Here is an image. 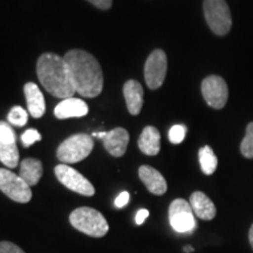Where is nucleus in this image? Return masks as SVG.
I'll use <instances>...</instances> for the list:
<instances>
[{
  "label": "nucleus",
  "mask_w": 253,
  "mask_h": 253,
  "mask_svg": "<svg viewBox=\"0 0 253 253\" xmlns=\"http://www.w3.org/2000/svg\"><path fill=\"white\" fill-rule=\"evenodd\" d=\"M75 91L84 97H96L103 89V73L100 62L84 49H72L63 56Z\"/></svg>",
  "instance_id": "obj_1"
},
{
  "label": "nucleus",
  "mask_w": 253,
  "mask_h": 253,
  "mask_svg": "<svg viewBox=\"0 0 253 253\" xmlns=\"http://www.w3.org/2000/svg\"><path fill=\"white\" fill-rule=\"evenodd\" d=\"M37 74L45 89L58 99H68L77 93L65 59L54 53H43L38 59Z\"/></svg>",
  "instance_id": "obj_2"
},
{
  "label": "nucleus",
  "mask_w": 253,
  "mask_h": 253,
  "mask_svg": "<svg viewBox=\"0 0 253 253\" xmlns=\"http://www.w3.org/2000/svg\"><path fill=\"white\" fill-rule=\"evenodd\" d=\"M69 221L78 231L94 238L104 237L109 230L108 221L103 214L95 209L87 207L75 209L69 214Z\"/></svg>",
  "instance_id": "obj_3"
},
{
  "label": "nucleus",
  "mask_w": 253,
  "mask_h": 253,
  "mask_svg": "<svg viewBox=\"0 0 253 253\" xmlns=\"http://www.w3.org/2000/svg\"><path fill=\"white\" fill-rule=\"evenodd\" d=\"M94 148L93 136L75 134L65 140L56 150V157L63 164H73L89 156Z\"/></svg>",
  "instance_id": "obj_4"
},
{
  "label": "nucleus",
  "mask_w": 253,
  "mask_h": 253,
  "mask_svg": "<svg viewBox=\"0 0 253 253\" xmlns=\"http://www.w3.org/2000/svg\"><path fill=\"white\" fill-rule=\"evenodd\" d=\"M205 20L217 36H226L232 26V17L225 0H204Z\"/></svg>",
  "instance_id": "obj_5"
},
{
  "label": "nucleus",
  "mask_w": 253,
  "mask_h": 253,
  "mask_svg": "<svg viewBox=\"0 0 253 253\" xmlns=\"http://www.w3.org/2000/svg\"><path fill=\"white\" fill-rule=\"evenodd\" d=\"M170 225L178 233H192L197 227L195 213L185 199L177 198L169 207Z\"/></svg>",
  "instance_id": "obj_6"
},
{
  "label": "nucleus",
  "mask_w": 253,
  "mask_h": 253,
  "mask_svg": "<svg viewBox=\"0 0 253 253\" xmlns=\"http://www.w3.org/2000/svg\"><path fill=\"white\" fill-rule=\"evenodd\" d=\"M0 190L17 203H28L32 198L31 186L19 175L0 168Z\"/></svg>",
  "instance_id": "obj_7"
},
{
  "label": "nucleus",
  "mask_w": 253,
  "mask_h": 253,
  "mask_svg": "<svg viewBox=\"0 0 253 253\" xmlns=\"http://www.w3.org/2000/svg\"><path fill=\"white\" fill-rule=\"evenodd\" d=\"M54 171L59 182L67 189L82 196H94L95 189L93 184L74 168L62 163L55 167Z\"/></svg>",
  "instance_id": "obj_8"
},
{
  "label": "nucleus",
  "mask_w": 253,
  "mask_h": 253,
  "mask_svg": "<svg viewBox=\"0 0 253 253\" xmlns=\"http://www.w3.org/2000/svg\"><path fill=\"white\" fill-rule=\"evenodd\" d=\"M168 69L167 54L162 49H155L144 65V79L150 89H157L166 80Z\"/></svg>",
  "instance_id": "obj_9"
},
{
  "label": "nucleus",
  "mask_w": 253,
  "mask_h": 253,
  "mask_svg": "<svg viewBox=\"0 0 253 253\" xmlns=\"http://www.w3.org/2000/svg\"><path fill=\"white\" fill-rule=\"evenodd\" d=\"M202 94L211 108L221 109L229 99V88L223 78L210 75L202 82Z\"/></svg>",
  "instance_id": "obj_10"
},
{
  "label": "nucleus",
  "mask_w": 253,
  "mask_h": 253,
  "mask_svg": "<svg viewBox=\"0 0 253 253\" xmlns=\"http://www.w3.org/2000/svg\"><path fill=\"white\" fill-rule=\"evenodd\" d=\"M0 162L11 169L19 164L17 135L11 125L5 121H0Z\"/></svg>",
  "instance_id": "obj_11"
},
{
  "label": "nucleus",
  "mask_w": 253,
  "mask_h": 253,
  "mask_svg": "<svg viewBox=\"0 0 253 253\" xmlns=\"http://www.w3.org/2000/svg\"><path fill=\"white\" fill-rule=\"evenodd\" d=\"M106 150L114 157H121L126 154V147L129 143V134L125 128L113 129L107 131L102 138Z\"/></svg>",
  "instance_id": "obj_12"
},
{
  "label": "nucleus",
  "mask_w": 253,
  "mask_h": 253,
  "mask_svg": "<svg viewBox=\"0 0 253 253\" xmlns=\"http://www.w3.org/2000/svg\"><path fill=\"white\" fill-rule=\"evenodd\" d=\"M138 176H140V179L143 182L145 188L149 190L151 194L162 196L167 192L168 184L166 178L155 168L149 166L140 167Z\"/></svg>",
  "instance_id": "obj_13"
},
{
  "label": "nucleus",
  "mask_w": 253,
  "mask_h": 253,
  "mask_svg": "<svg viewBox=\"0 0 253 253\" xmlns=\"http://www.w3.org/2000/svg\"><path fill=\"white\" fill-rule=\"evenodd\" d=\"M88 114V106L84 100L68 97L61 101L54 109V115L60 120L82 118Z\"/></svg>",
  "instance_id": "obj_14"
},
{
  "label": "nucleus",
  "mask_w": 253,
  "mask_h": 253,
  "mask_svg": "<svg viewBox=\"0 0 253 253\" xmlns=\"http://www.w3.org/2000/svg\"><path fill=\"white\" fill-rule=\"evenodd\" d=\"M123 95L126 103V108L131 115H138L143 107V87L138 81L129 80L123 86Z\"/></svg>",
  "instance_id": "obj_15"
},
{
  "label": "nucleus",
  "mask_w": 253,
  "mask_h": 253,
  "mask_svg": "<svg viewBox=\"0 0 253 253\" xmlns=\"http://www.w3.org/2000/svg\"><path fill=\"white\" fill-rule=\"evenodd\" d=\"M24 91L27 101L28 113L34 119H40L46 112L45 97L41 93L40 88L34 82H28V84H25Z\"/></svg>",
  "instance_id": "obj_16"
},
{
  "label": "nucleus",
  "mask_w": 253,
  "mask_h": 253,
  "mask_svg": "<svg viewBox=\"0 0 253 253\" xmlns=\"http://www.w3.org/2000/svg\"><path fill=\"white\" fill-rule=\"evenodd\" d=\"M190 205L198 218L203 220H211L216 217L217 209L213 202L201 191H196L190 196Z\"/></svg>",
  "instance_id": "obj_17"
},
{
  "label": "nucleus",
  "mask_w": 253,
  "mask_h": 253,
  "mask_svg": "<svg viewBox=\"0 0 253 253\" xmlns=\"http://www.w3.org/2000/svg\"><path fill=\"white\" fill-rule=\"evenodd\" d=\"M138 148L148 156H156L161 150V134L155 126H148L141 132Z\"/></svg>",
  "instance_id": "obj_18"
},
{
  "label": "nucleus",
  "mask_w": 253,
  "mask_h": 253,
  "mask_svg": "<svg viewBox=\"0 0 253 253\" xmlns=\"http://www.w3.org/2000/svg\"><path fill=\"white\" fill-rule=\"evenodd\" d=\"M19 176L30 186H34L39 183L42 176V163L37 158H25L20 163Z\"/></svg>",
  "instance_id": "obj_19"
},
{
  "label": "nucleus",
  "mask_w": 253,
  "mask_h": 253,
  "mask_svg": "<svg viewBox=\"0 0 253 253\" xmlns=\"http://www.w3.org/2000/svg\"><path fill=\"white\" fill-rule=\"evenodd\" d=\"M198 157H199V163H201L202 171L208 176L212 175V173L216 171L217 166H218L217 156L214 155L213 150L211 149L209 145H205V147L199 149Z\"/></svg>",
  "instance_id": "obj_20"
},
{
  "label": "nucleus",
  "mask_w": 253,
  "mask_h": 253,
  "mask_svg": "<svg viewBox=\"0 0 253 253\" xmlns=\"http://www.w3.org/2000/svg\"><path fill=\"white\" fill-rule=\"evenodd\" d=\"M7 121L12 126H24L28 121V114L23 107L15 106L9 110L7 115Z\"/></svg>",
  "instance_id": "obj_21"
},
{
  "label": "nucleus",
  "mask_w": 253,
  "mask_h": 253,
  "mask_svg": "<svg viewBox=\"0 0 253 253\" xmlns=\"http://www.w3.org/2000/svg\"><path fill=\"white\" fill-rule=\"evenodd\" d=\"M240 151L246 158H253V122L246 126V132L240 144Z\"/></svg>",
  "instance_id": "obj_22"
},
{
  "label": "nucleus",
  "mask_w": 253,
  "mask_h": 253,
  "mask_svg": "<svg viewBox=\"0 0 253 253\" xmlns=\"http://www.w3.org/2000/svg\"><path fill=\"white\" fill-rule=\"evenodd\" d=\"M186 134V126L183 125H176L170 128L169 141L173 144H179L184 141Z\"/></svg>",
  "instance_id": "obj_23"
},
{
  "label": "nucleus",
  "mask_w": 253,
  "mask_h": 253,
  "mask_svg": "<svg viewBox=\"0 0 253 253\" xmlns=\"http://www.w3.org/2000/svg\"><path fill=\"white\" fill-rule=\"evenodd\" d=\"M41 141L40 132L36 130V129H27L26 131L21 135V142H23L25 148H30L32 144L36 142Z\"/></svg>",
  "instance_id": "obj_24"
},
{
  "label": "nucleus",
  "mask_w": 253,
  "mask_h": 253,
  "mask_svg": "<svg viewBox=\"0 0 253 253\" xmlns=\"http://www.w3.org/2000/svg\"><path fill=\"white\" fill-rule=\"evenodd\" d=\"M0 253H25V251L11 242H0Z\"/></svg>",
  "instance_id": "obj_25"
},
{
  "label": "nucleus",
  "mask_w": 253,
  "mask_h": 253,
  "mask_svg": "<svg viewBox=\"0 0 253 253\" xmlns=\"http://www.w3.org/2000/svg\"><path fill=\"white\" fill-rule=\"evenodd\" d=\"M129 199H130V196H129L128 191L121 192V194H120L115 199V207L116 208L126 207V205L129 203Z\"/></svg>",
  "instance_id": "obj_26"
},
{
  "label": "nucleus",
  "mask_w": 253,
  "mask_h": 253,
  "mask_svg": "<svg viewBox=\"0 0 253 253\" xmlns=\"http://www.w3.org/2000/svg\"><path fill=\"white\" fill-rule=\"evenodd\" d=\"M88 1L100 9H109L113 4V0H88Z\"/></svg>",
  "instance_id": "obj_27"
},
{
  "label": "nucleus",
  "mask_w": 253,
  "mask_h": 253,
  "mask_svg": "<svg viewBox=\"0 0 253 253\" xmlns=\"http://www.w3.org/2000/svg\"><path fill=\"white\" fill-rule=\"evenodd\" d=\"M148 217H149V211H148L147 209H141V210H138L137 213H136V224H137V225H142Z\"/></svg>",
  "instance_id": "obj_28"
},
{
  "label": "nucleus",
  "mask_w": 253,
  "mask_h": 253,
  "mask_svg": "<svg viewBox=\"0 0 253 253\" xmlns=\"http://www.w3.org/2000/svg\"><path fill=\"white\" fill-rule=\"evenodd\" d=\"M249 239H250V244H251L252 249H253V224H252V226L250 227V232H249Z\"/></svg>",
  "instance_id": "obj_29"
},
{
  "label": "nucleus",
  "mask_w": 253,
  "mask_h": 253,
  "mask_svg": "<svg viewBox=\"0 0 253 253\" xmlns=\"http://www.w3.org/2000/svg\"><path fill=\"white\" fill-rule=\"evenodd\" d=\"M184 252H186V253L194 252V248H191V246H185V248H184Z\"/></svg>",
  "instance_id": "obj_30"
}]
</instances>
